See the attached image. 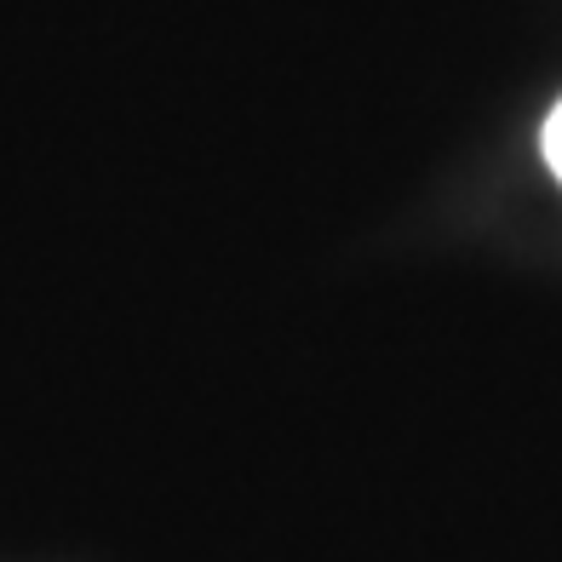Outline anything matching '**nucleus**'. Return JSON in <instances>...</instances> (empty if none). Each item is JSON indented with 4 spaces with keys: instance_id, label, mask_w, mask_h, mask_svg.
Here are the masks:
<instances>
[{
    "instance_id": "obj_1",
    "label": "nucleus",
    "mask_w": 562,
    "mask_h": 562,
    "mask_svg": "<svg viewBox=\"0 0 562 562\" xmlns=\"http://www.w3.org/2000/svg\"><path fill=\"white\" fill-rule=\"evenodd\" d=\"M540 144H546V161H551V172L562 178V104L551 110V121H546V138H540Z\"/></svg>"
}]
</instances>
